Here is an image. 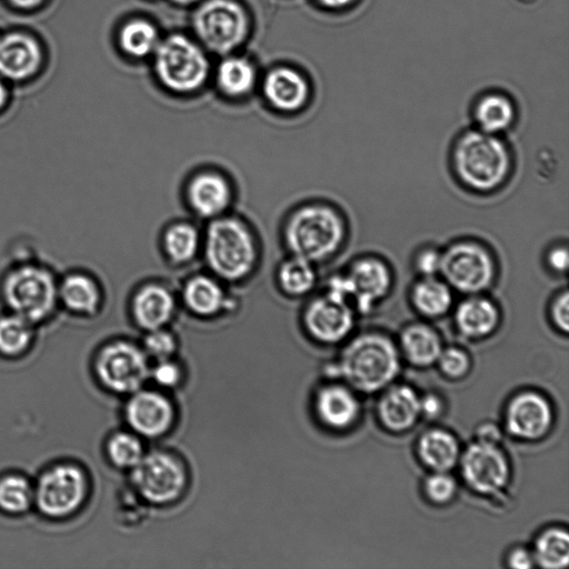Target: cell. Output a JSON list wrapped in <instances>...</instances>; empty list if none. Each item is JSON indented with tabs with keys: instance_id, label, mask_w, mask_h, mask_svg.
Here are the masks:
<instances>
[{
	"instance_id": "obj_1",
	"label": "cell",
	"mask_w": 569,
	"mask_h": 569,
	"mask_svg": "<svg viewBox=\"0 0 569 569\" xmlns=\"http://www.w3.org/2000/svg\"><path fill=\"white\" fill-rule=\"evenodd\" d=\"M58 269L35 253H19L0 269V308L39 329L61 314Z\"/></svg>"
},
{
	"instance_id": "obj_2",
	"label": "cell",
	"mask_w": 569,
	"mask_h": 569,
	"mask_svg": "<svg viewBox=\"0 0 569 569\" xmlns=\"http://www.w3.org/2000/svg\"><path fill=\"white\" fill-rule=\"evenodd\" d=\"M452 162L459 181L477 193H491L504 185L513 165L503 139L477 128L458 137Z\"/></svg>"
},
{
	"instance_id": "obj_3",
	"label": "cell",
	"mask_w": 569,
	"mask_h": 569,
	"mask_svg": "<svg viewBox=\"0 0 569 569\" xmlns=\"http://www.w3.org/2000/svg\"><path fill=\"white\" fill-rule=\"evenodd\" d=\"M205 261L214 276L239 282L252 274L258 248L252 229L234 216L212 219L203 235Z\"/></svg>"
},
{
	"instance_id": "obj_4",
	"label": "cell",
	"mask_w": 569,
	"mask_h": 569,
	"mask_svg": "<svg viewBox=\"0 0 569 569\" xmlns=\"http://www.w3.org/2000/svg\"><path fill=\"white\" fill-rule=\"evenodd\" d=\"M346 238L344 218L326 204L298 208L285 226V242L292 255L314 264L327 261L343 246Z\"/></svg>"
},
{
	"instance_id": "obj_5",
	"label": "cell",
	"mask_w": 569,
	"mask_h": 569,
	"mask_svg": "<svg viewBox=\"0 0 569 569\" xmlns=\"http://www.w3.org/2000/svg\"><path fill=\"white\" fill-rule=\"evenodd\" d=\"M89 491L85 468L62 459L45 466L34 479V511L48 521H67L84 507Z\"/></svg>"
},
{
	"instance_id": "obj_6",
	"label": "cell",
	"mask_w": 569,
	"mask_h": 569,
	"mask_svg": "<svg viewBox=\"0 0 569 569\" xmlns=\"http://www.w3.org/2000/svg\"><path fill=\"white\" fill-rule=\"evenodd\" d=\"M399 356L394 343L382 334H364L349 344L342 356L341 374L358 391L373 393L394 381Z\"/></svg>"
},
{
	"instance_id": "obj_7",
	"label": "cell",
	"mask_w": 569,
	"mask_h": 569,
	"mask_svg": "<svg viewBox=\"0 0 569 569\" xmlns=\"http://www.w3.org/2000/svg\"><path fill=\"white\" fill-rule=\"evenodd\" d=\"M497 267L489 249L475 241H459L442 252L441 275L454 292L483 294L495 281Z\"/></svg>"
},
{
	"instance_id": "obj_8",
	"label": "cell",
	"mask_w": 569,
	"mask_h": 569,
	"mask_svg": "<svg viewBox=\"0 0 569 569\" xmlns=\"http://www.w3.org/2000/svg\"><path fill=\"white\" fill-rule=\"evenodd\" d=\"M155 68L161 82L176 93H193L206 82L209 65L205 54L182 35H173L156 48Z\"/></svg>"
},
{
	"instance_id": "obj_9",
	"label": "cell",
	"mask_w": 569,
	"mask_h": 569,
	"mask_svg": "<svg viewBox=\"0 0 569 569\" xmlns=\"http://www.w3.org/2000/svg\"><path fill=\"white\" fill-rule=\"evenodd\" d=\"M248 27L244 9L233 0H207L194 16L198 37L218 54H227L241 45L248 35Z\"/></svg>"
},
{
	"instance_id": "obj_10",
	"label": "cell",
	"mask_w": 569,
	"mask_h": 569,
	"mask_svg": "<svg viewBox=\"0 0 569 569\" xmlns=\"http://www.w3.org/2000/svg\"><path fill=\"white\" fill-rule=\"evenodd\" d=\"M94 372L99 383L118 394L136 393L151 374L145 353L126 342L107 344L99 349Z\"/></svg>"
},
{
	"instance_id": "obj_11",
	"label": "cell",
	"mask_w": 569,
	"mask_h": 569,
	"mask_svg": "<svg viewBox=\"0 0 569 569\" xmlns=\"http://www.w3.org/2000/svg\"><path fill=\"white\" fill-rule=\"evenodd\" d=\"M132 479L138 493L154 504L175 501L186 485L183 466L164 453L144 456L133 468Z\"/></svg>"
},
{
	"instance_id": "obj_12",
	"label": "cell",
	"mask_w": 569,
	"mask_h": 569,
	"mask_svg": "<svg viewBox=\"0 0 569 569\" xmlns=\"http://www.w3.org/2000/svg\"><path fill=\"white\" fill-rule=\"evenodd\" d=\"M343 274L355 312L366 314L373 311L392 291V268L381 257H359Z\"/></svg>"
},
{
	"instance_id": "obj_13",
	"label": "cell",
	"mask_w": 569,
	"mask_h": 569,
	"mask_svg": "<svg viewBox=\"0 0 569 569\" xmlns=\"http://www.w3.org/2000/svg\"><path fill=\"white\" fill-rule=\"evenodd\" d=\"M58 304L61 314L79 319L94 318L105 304L104 286L88 268H66L59 273Z\"/></svg>"
},
{
	"instance_id": "obj_14",
	"label": "cell",
	"mask_w": 569,
	"mask_h": 569,
	"mask_svg": "<svg viewBox=\"0 0 569 569\" xmlns=\"http://www.w3.org/2000/svg\"><path fill=\"white\" fill-rule=\"evenodd\" d=\"M462 474L475 492L494 494L506 486L509 467L497 444L478 441L469 446L462 457Z\"/></svg>"
},
{
	"instance_id": "obj_15",
	"label": "cell",
	"mask_w": 569,
	"mask_h": 569,
	"mask_svg": "<svg viewBox=\"0 0 569 569\" xmlns=\"http://www.w3.org/2000/svg\"><path fill=\"white\" fill-rule=\"evenodd\" d=\"M355 311L324 293L308 304L304 319L308 332L323 343H338L353 331Z\"/></svg>"
},
{
	"instance_id": "obj_16",
	"label": "cell",
	"mask_w": 569,
	"mask_h": 569,
	"mask_svg": "<svg viewBox=\"0 0 569 569\" xmlns=\"http://www.w3.org/2000/svg\"><path fill=\"white\" fill-rule=\"evenodd\" d=\"M186 197L198 217L212 221L225 215L233 204L234 192L226 176L215 171H203L189 179Z\"/></svg>"
},
{
	"instance_id": "obj_17",
	"label": "cell",
	"mask_w": 569,
	"mask_h": 569,
	"mask_svg": "<svg viewBox=\"0 0 569 569\" xmlns=\"http://www.w3.org/2000/svg\"><path fill=\"white\" fill-rule=\"evenodd\" d=\"M553 422L552 407L542 395L526 392L509 403L506 412L508 432L522 439L543 437Z\"/></svg>"
},
{
	"instance_id": "obj_18",
	"label": "cell",
	"mask_w": 569,
	"mask_h": 569,
	"mask_svg": "<svg viewBox=\"0 0 569 569\" xmlns=\"http://www.w3.org/2000/svg\"><path fill=\"white\" fill-rule=\"evenodd\" d=\"M126 417L136 433L145 437H158L171 427L174 411L163 395L137 391L127 404Z\"/></svg>"
},
{
	"instance_id": "obj_19",
	"label": "cell",
	"mask_w": 569,
	"mask_h": 569,
	"mask_svg": "<svg viewBox=\"0 0 569 569\" xmlns=\"http://www.w3.org/2000/svg\"><path fill=\"white\" fill-rule=\"evenodd\" d=\"M135 322L145 331L165 328L176 311V298L166 285L147 283L137 289L132 302Z\"/></svg>"
},
{
	"instance_id": "obj_20",
	"label": "cell",
	"mask_w": 569,
	"mask_h": 569,
	"mask_svg": "<svg viewBox=\"0 0 569 569\" xmlns=\"http://www.w3.org/2000/svg\"><path fill=\"white\" fill-rule=\"evenodd\" d=\"M42 64L41 47L32 37L9 34L0 37V76L9 81H25Z\"/></svg>"
},
{
	"instance_id": "obj_21",
	"label": "cell",
	"mask_w": 569,
	"mask_h": 569,
	"mask_svg": "<svg viewBox=\"0 0 569 569\" xmlns=\"http://www.w3.org/2000/svg\"><path fill=\"white\" fill-rule=\"evenodd\" d=\"M264 93L268 103L278 111L293 113L307 103L309 87L305 78L293 69L277 68L267 75Z\"/></svg>"
},
{
	"instance_id": "obj_22",
	"label": "cell",
	"mask_w": 569,
	"mask_h": 569,
	"mask_svg": "<svg viewBox=\"0 0 569 569\" xmlns=\"http://www.w3.org/2000/svg\"><path fill=\"white\" fill-rule=\"evenodd\" d=\"M455 324L458 331L469 338L491 335L499 324V311L491 299L468 295L455 309Z\"/></svg>"
},
{
	"instance_id": "obj_23",
	"label": "cell",
	"mask_w": 569,
	"mask_h": 569,
	"mask_svg": "<svg viewBox=\"0 0 569 569\" xmlns=\"http://www.w3.org/2000/svg\"><path fill=\"white\" fill-rule=\"evenodd\" d=\"M182 294L189 311L203 317L221 313L231 302L224 286L219 283V278L206 274H197L189 278Z\"/></svg>"
},
{
	"instance_id": "obj_24",
	"label": "cell",
	"mask_w": 569,
	"mask_h": 569,
	"mask_svg": "<svg viewBox=\"0 0 569 569\" xmlns=\"http://www.w3.org/2000/svg\"><path fill=\"white\" fill-rule=\"evenodd\" d=\"M378 414L386 428L394 432L406 431L421 414V399L411 387H393L379 402Z\"/></svg>"
},
{
	"instance_id": "obj_25",
	"label": "cell",
	"mask_w": 569,
	"mask_h": 569,
	"mask_svg": "<svg viewBox=\"0 0 569 569\" xmlns=\"http://www.w3.org/2000/svg\"><path fill=\"white\" fill-rule=\"evenodd\" d=\"M39 328L0 308V358L15 361L32 351Z\"/></svg>"
},
{
	"instance_id": "obj_26",
	"label": "cell",
	"mask_w": 569,
	"mask_h": 569,
	"mask_svg": "<svg viewBox=\"0 0 569 569\" xmlns=\"http://www.w3.org/2000/svg\"><path fill=\"white\" fill-rule=\"evenodd\" d=\"M316 409L325 425L342 429L351 426L356 421L359 404L354 394L347 388L329 386L319 392Z\"/></svg>"
},
{
	"instance_id": "obj_27",
	"label": "cell",
	"mask_w": 569,
	"mask_h": 569,
	"mask_svg": "<svg viewBox=\"0 0 569 569\" xmlns=\"http://www.w3.org/2000/svg\"><path fill=\"white\" fill-rule=\"evenodd\" d=\"M411 302L419 314L441 317L454 305V291L442 277H419L411 289Z\"/></svg>"
},
{
	"instance_id": "obj_28",
	"label": "cell",
	"mask_w": 569,
	"mask_h": 569,
	"mask_svg": "<svg viewBox=\"0 0 569 569\" xmlns=\"http://www.w3.org/2000/svg\"><path fill=\"white\" fill-rule=\"evenodd\" d=\"M516 108L511 98L491 93L478 99L474 108V119L479 131L501 135L516 121Z\"/></svg>"
},
{
	"instance_id": "obj_29",
	"label": "cell",
	"mask_w": 569,
	"mask_h": 569,
	"mask_svg": "<svg viewBox=\"0 0 569 569\" xmlns=\"http://www.w3.org/2000/svg\"><path fill=\"white\" fill-rule=\"evenodd\" d=\"M34 511V479L21 472L0 475V514L21 517Z\"/></svg>"
},
{
	"instance_id": "obj_30",
	"label": "cell",
	"mask_w": 569,
	"mask_h": 569,
	"mask_svg": "<svg viewBox=\"0 0 569 569\" xmlns=\"http://www.w3.org/2000/svg\"><path fill=\"white\" fill-rule=\"evenodd\" d=\"M418 455L433 471L446 473L458 462L459 446L452 434L433 429L419 439Z\"/></svg>"
},
{
	"instance_id": "obj_31",
	"label": "cell",
	"mask_w": 569,
	"mask_h": 569,
	"mask_svg": "<svg viewBox=\"0 0 569 569\" xmlns=\"http://www.w3.org/2000/svg\"><path fill=\"white\" fill-rule=\"evenodd\" d=\"M401 343L408 361L417 366L433 365L443 351L441 338L425 324L407 326L402 333Z\"/></svg>"
},
{
	"instance_id": "obj_32",
	"label": "cell",
	"mask_w": 569,
	"mask_h": 569,
	"mask_svg": "<svg viewBox=\"0 0 569 569\" xmlns=\"http://www.w3.org/2000/svg\"><path fill=\"white\" fill-rule=\"evenodd\" d=\"M203 236L198 228L188 222H177L169 226L163 235V248L166 257L173 264L191 263L201 251Z\"/></svg>"
},
{
	"instance_id": "obj_33",
	"label": "cell",
	"mask_w": 569,
	"mask_h": 569,
	"mask_svg": "<svg viewBox=\"0 0 569 569\" xmlns=\"http://www.w3.org/2000/svg\"><path fill=\"white\" fill-rule=\"evenodd\" d=\"M277 282L287 295L298 297L311 293L317 284L315 264L292 255L279 265Z\"/></svg>"
},
{
	"instance_id": "obj_34",
	"label": "cell",
	"mask_w": 569,
	"mask_h": 569,
	"mask_svg": "<svg viewBox=\"0 0 569 569\" xmlns=\"http://www.w3.org/2000/svg\"><path fill=\"white\" fill-rule=\"evenodd\" d=\"M256 82L254 67L243 58H228L219 65L217 83L229 97H243L252 92Z\"/></svg>"
},
{
	"instance_id": "obj_35",
	"label": "cell",
	"mask_w": 569,
	"mask_h": 569,
	"mask_svg": "<svg viewBox=\"0 0 569 569\" xmlns=\"http://www.w3.org/2000/svg\"><path fill=\"white\" fill-rule=\"evenodd\" d=\"M534 562L549 569L565 568L569 562V537L563 529L553 528L538 537Z\"/></svg>"
},
{
	"instance_id": "obj_36",
	"label": "cell",
	"mask_w": 569,
	"mask_h": 569,
	"mask_svg": "<svg viewBox=\"0 0 569 569\" xmlns=\"http://www.w3.org/2000/svg\"><path fill=\"white\" fill-rule=\"evenodd\" d=\"M124 51L134 57H146L156 51L159 45L156 28L145 21L128 23L121 33Z\"/></svg>"
},
{
	"instance_id": "obj_37",
	"label": "cell",
	"mask_w": 569,
	"mask_h": 569,
	"mask_svg": "<svg viewBox=\"0 0 569 569\" xmlns=\"http://www.w3.org/2000/svg\"><path fill=\"white\" fill-rule=\"evenodd\" d=\"M106 452L118 468L133 469L144 457L143 446L132 434L117 433L108 439Z\"/></svg>"
},
{
	"instance_id": "obj_38",
	"label": "cell",
	"mask_w": 569,
	"mask_h": 569,
	"mask_svg": "<svg viewBox=\"0 0 569 569\" xmlns=\"http://www.w3.org/2000/svg\"><path fill=\"white\" fill-rule=\"evenodd\" d=\"M146 352L158 362L166 361L176 351V341L164 328L149 331L145 339Z\"/></svg>"
},
{
	"instance_id": "obj_39",
	"label": "cell",
	"mask_w": 569,
	"mask_h": 569,
	"mask_svg": "<svg viewBox=\"0 0 569 569\" xmlns=\"http://www.w3.org/2000/svg\"><path fill=\"white\" fill-rule=\"evenodd\" d=\"M425 492L431 501L444 504L454 497L456 492L455 479L445 472H436L429 476L425 482Z\"/></svg>"
},
{
	"instance_id": "obj_40",
	"label": "cell",
	"mask_w": 569,
	"mask_h": 569,
	"mask_svg": "<svg viewBox=\"0 0 569 569\" xmlns=\"http://www.w3.org/2000/svg\"><path fill=\"white\" fill-rule=\"evenodd\" d=\"M437 362L442 372L452 378L464 376L469 369V358L467 354L457 348H448L446 351H442Z\"/></svg>"
},
{
	"instance_id": "obj_41",
	"label": "cell",
	"mask_w": 569,
	"mask_h": 569,
	"mask_svg": "<svg viewBox=\"0 0 569 569\" xmlns=\"http://www.w3.org/2000/svg\"><path fill=\"white\" fill-rule=\"evenodd\" d=\"M414 268L419 277L439 276L442 268V251L435 247L419 249L414 257Z\"/></svg>"
},
{
	"instance_id": "obj_42",
	"label": "cell",
	"mask_w": 569,
	"mask_h": 569,
	"mask_svg": "<svg viewBox=\"0 0 569 569\" xmlns=\"http://www.w3.org/2000/svg\"><path fill=\"white\" fill-rule=\"evenodd\" d=\"M551 316L555 326L561 331H569V294L567 291L559 293L551 306Z\"/></svg>"
},
{
	"instance_id": "obj_43",
	"label": "cell",
	"mask_w": 569,
	"mask_h": 569,
	"mask_svg": "<svg viewBox=\"0 0 569 569\" xmlns=\"http://www.w3.org/2000/svg\"><path fill=\"white\" fill-rule=\"evenodd\" d=\"M152 376L158 385L163 387H173L177 385L181 379V372L176 364L166 361H161L153 369Z\"/></svg>"
},
{
	"instance_id": "obj_44",
	"label": "cell",
	"mask_w": 569,
	"mask_h": 569,
	"mask_svg": "<svg viewBox=\"0 0 569 569\" xmlns=\"http://www.w3.org/2000/svg\"><path fill=\"white\" fill-rule=\"evenodd\" d=\"M546 262L549 268L556 274L565 275L568 271L569 255L566 245H557L549 249Z\"/></svg>"
},
{
	"instance_id": "obj_45",
	"label": "cell",
	"mask_w": 569,
	"mask_h": 569,
	"mask_svg": "<svg viewBox=\"0 0 569 569\" xmlns=\"http://www.w3.org/2000/svg\"><path fill=\"white\" fill-rule=\"evenodd\" d=\"M508 564L517 569L532 568L534 565V557L526 548L517 547L509 554Z\"/></svg>"
},
{
	"instance_id": "obj_46",
	"label": "cell",
	"mask_w": 569,
	"mask_h": 569,
	"mask_svg": "<svg viewBox=\"0 0 569 569\" xmlns=\"http://www.w3.org/2000/svg\"><path fill=\"white\" fill-rule=\"evenodd\" d=\"M501 439V432L493 424H485L478 428V441L497 444Z\"/></svg>"
},
{
	"instance_id": "obj_47",
	"label": "cell",
	"mask_w": 569,
	"mask_h": 569,
	"mask_svg": "<svg viewBox=\"0 0 569 569\" xmlns=\"http://www.w3.org/2000/svg\"><path fill=\"white\" fill-rule=\"evenodd\" d=\"M442 411V404L435 396H427L421 401V413L428 417H436Z\"/></svg>"
},
{
	"instance_id": "obj_48",
	"label": "cell",
	"mask_w": 569,
	"mask_h": 569,
	"mask_svg": "<svg viewBox=\"0 0 569 569\" xmlns=\"http://www.w3.org/2000/svg\"><path fill=\"white\" fill-rule=\"evenodd\" d=\"M9 102H11V93H9L6 84L0 79V116L7 111Z\"/></svg>"
},
{
	"instance_id": "obj_49",
	"label": "cell",
	"mask_w": 569,
	"mask_h": 569,
	"mask_svg": "<svg viewBox=\"0 0 569 569\" xmlns=\"http://www.w3.org/2000/svg\"><path fill=\"white\" fill-rule=\"evenodd\" d=\"M317 2L329 9H344L354 5L357 0H317Z\"/></svg>"
},
{
	"instance_id": "obj_50",
	"label": "cell",
	"mask_w": 569,
	"mask_h": 569,
	"mask_svg": "<svg viewBox=\"0 0 569 569\" xmlns=\"http://www.w3.org/2000/svg\"><path fill=\"white\" fill-rule=\"evenodd\" d=\"M9 2L19 8H34L42 4L43 0H9Z\"/></svg>"
},
{
	"instance_id": "obj_51",
	"label": "cell",
	"mask_w": 569,
	"mask_h": 569,
	"mask_svg": "<svg viewBox=\"0 0 569 569\" xmlns=\"http://www.w3.org/2000/svg\"><path fill=\"white\" fill-rule=\"evenodd\" d=\"M174 2L181 5H191L198 2V0H174Z\"/></svg>"
},
{
	"instance_id": "obj_52",
	"label": "cell",
	"mask_w": 569,
	"mask_h": 569,
	"mask_svg": "<svg viewBox=\"0 0 569 569\" xmlns=\"http://www.w3.org/2000/svg\"><path fill=\"white\" fill-rule=\"evenodd\" d=\"M521 2L529 4L535 2V0H521Z\"/></svg>"
}]
</instances>
